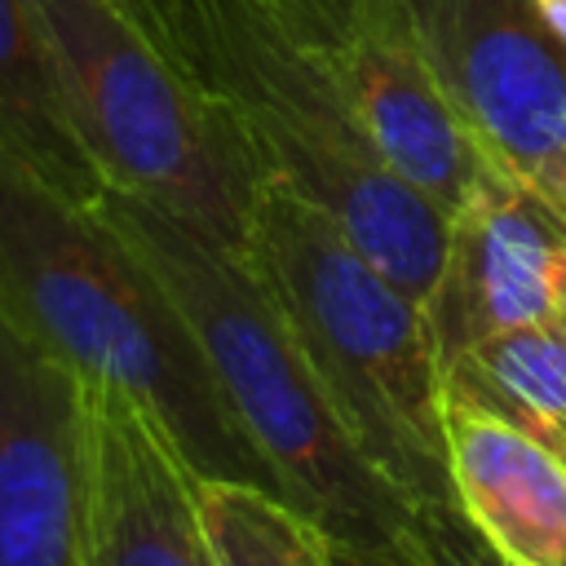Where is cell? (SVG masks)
<instances>
[{
	"label": "cell",
	"mask_w": 566,
	"mask_h": 566,
	"mask_svg": "<svg viewBox=\"0 0 566 566\" xmlns=\"http://www.w3.org/2000/svg\"><path fill=\"white\" fill-rule=\"evenodd\" d=\"M0 314L80 380L142 402L199 478L256 482L283 495L159 274L88 203L66 199L4 150Z\"/></svg>",
	"instance_id": "1"
},
{
	"label": "cell",
	"mask_w": 566,
	"mask_h": 566,
	"mask_svg": "<svg viewBox=\"0 0 566 566\" xmlns=\"http://www.w3.org/2000/svg\"><path fill=\"white\" fill-rule=\"evenodd\" d=\"M159 49L208 88L248 137L265 181L314 203L336 230L429 296L447 212L389 168L332 80L287 40L261 0H124Z\"/></svg>",
	"instance_id": "3"
},
{
	"label": "cell",
	"mask_w": 566,
	"mask_h": 566,
	"mask_svg": "<svg viewBox=\"0 0 566 566\" xmlns=\"http://www.w3.org/2000/svg\"><path fill=\"white\" fill-rule=\"evenodd\" d=\"M424 314L442 367L500 332L566 318V212L486 159L447 217Z\"/></svg>",
	"instance_id": "8"
},
{
	"label": "cell",
	"mask_w": 566,
	"mask_h": 566,
	"mask_svg": "<svg viewBox=\"0 0 566 566\" xmlns=\"http://www.w3.org/2000/svg\"><path fill=\"white\" fill-rule=\"evenodd\" d=\"M482 155L566 212V44L535 0H407Z\"/></svg>",
	"instance_id": "7"
},
{
	"label": "cell",
	"mask_w": 566,
	"mask_h": 566,
	"mask_svg": "<svg viewBox=\"0 0 566 566\" xmlns=\"http://www.w3.org/2000/svg\"><path fill=\"white\" fill-rule=\"evenodd\" d=\"M195 495L221 566H336L327 531L279 491L230 478H195Z\"/></svg>",
	"instance_id": "14"
},
{
	"label": "cell",
	"mask_w": 566,
	"mask_h": 566,
	"mask_svg": "<svg viewBox=\"0 0 566 566\" xmlns=\"http://www.w3.org/2000/svg\"><path fill=\"white\" fill-rule=\"evenodd\" d=\"M442 385L482 398L566 455V318L500 332L442 367Z\"/></svg>",
	"instance_id": "13"
},
{
	"label": "cell",
	"mask_w": 566,
	"mask_h": 566,
	"mask_svg": "<svg viewBox=\"0 0 566 566\" xmlns=\"http://www.w3.org/2000/svg\"><path fill=\"white\" fill-rule=\"evenodd\" d=\"M0 566H88L84 380L4 314Z\"/></svg>",
	"instance_id": "9"
},
{
	"label": "cell",
	"mask_w": 566,
	"mask_h": 566,
	"mask_svg": "<svg viewBox=\"0 0 566 566\" xmlns=\"http://www.w3.org/2000/svg\"><path fill=\"white\" fill-rule=\"evenodd\" d=\"M416 535H420L424 553L433 557V566H504V562L482 544V535L464 522L460 509L420 513Z\"/></svg>",
	"instance_id": "15"
},
{
	"label": "cell",
	"mask_w": 566,
	"mask_h": 566,
	"mask_svg": "<svg viewBox=\"0 0 566 566\" xmlns=\"http://www.w3.org/2000/svg\"><path fill=\"white\" fill-rule=\"evenodd\" d=\"M327 544H332L336 566H433L420 535L402 548H371V544H349V539H327Z\"/></svg>",
	"instance_id": "16"
},
{
	"label": "cell",
	"mask_w": 566,
	"mask_h": 566,
	"mask_svg": "<svg viewBox=\"0 0 566 566\" xmlns=\"http://www.w3.org/2000/svg\"><path fill=\"white\" fill-rule=\"evenodd\" d=\"M287 40L332 80L394 172L447 217L486 155L464 128L407 0H261Z\"/></svg>",
	"instance_id": "6"
},
{
	"label": "cell",
	"mask_w": 566,
	"mask_h": 566,
	"mask_svg": "<svg viewBox=\"0 0 566 566\" xmlns=\"http://www.w3.org/2000/svg\"><path fill=\"white\" fill-rule=\"evenodd\" d=\"M84 433L88 566H221L195 495L199 473L142 402L84 380Z\"/></svg>",
	"instance_id": "10"
},
{
	"label": "cell",
	"mask_w": 566,
	"mask_h": 566,
	"mask_svg": "<svg viewBox=\"0 0 566 566\" xmlns=\"http://www.w3.org/2000/svg\"><path fill=\"white\" fill-rule=\"evenodd\" d=\"M535 4H539V9H548V4H566V0H535Z\"/></svg>",
	"instance_id": "17"
},
{
	"label": "cell",
	"mask_w": 566,
	"mask_h": 566,
	"mask_svg": "<svg viewBox=\"0 0 566 566\" xmlns=\"http://www.w3.org/2000/svg\"><path fill=\"white\" fill-rule=\"evenodd\" d=\"M0 150L66 199L93 203L106 190L71 128L35 0H0Z\"/></svg>",
	"instance_id": "12"
},
{
	"label": "cell",
	"mask_w": 566,
	"mask_h": 566,
	"mask_svg": "<svg viewBox=\"0 0 566 566\" xmlns=\"http://www.w3.org/2000/svg\"><path fill=\"white\" fill-rule=\"evenodd\" d=\"M53 75L106 190L137 195L243 256L265 172L124 0H35Z\"/></svg>",
	"instance_id": "5"
},
{
	"label": "cell",
	"mask_w": 566,
	"mask_h": 566,
	"mask_svg": "<svg viewBox=\"0 0 566 566\" xmlns=\"http://www.w3.org/2000/svg\"><path fill=\"white\" fill-rule=\"evenodd\" d=\"M455 509L504 566H566V455L473 394L442 385Z\"/></svg>",
	"instance_id": "11"
},
{
	"label": "cell",
	"mask_w": 566,
	"mask_h": 566,
	"mask_svg": "<svg viewBox=\"0 0 566 566\" xmlns=\"http://www.w3.org/2000/svg\"><path fill=\"white\" fill-rule=\"evenodd\" d=\"M243 261L279 305L354 447L420 513L455 509L442 354L424 301L279 181H265L256 199Z\"/></svg>",
	"instance_id": "4"
},
{
	"label": "cell",
	"mask_w": 566,
	"mask_h": 566,
	"mask_svg": "<svg viewBox=\"0 0 566 566\" xmlns=\"http://www.w3.org/2000/svg\"><path fill=\"white\" fill-rule=\"evenodd\" d=\"M88 208L159 274L287 504L318 522L327 539L411 544L420 509L354 447L248 261L137 195L102 190Z\"/></svg>",
	"instance_id": "2"
}]
</instances>
